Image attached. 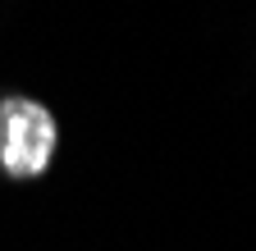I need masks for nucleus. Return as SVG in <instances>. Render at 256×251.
Returning a JSON list of instances; mask_svg holds the SVG:
<instances>
[{"mask_svg":"<svg viewBox=\"0 0 256 251\" xmlns=\"http://www.w3.org/2000/svg\"><path fill=\"white\" fill-rule=\"evenodd\" d=\"M55 151V119L46 105L10 96L0 101V165L14 178L42 174Z\"/></svg>","mask_w":256,"mask_h":251,"instance_id":"obj_1","label":"nucleus"}]
</instances>
